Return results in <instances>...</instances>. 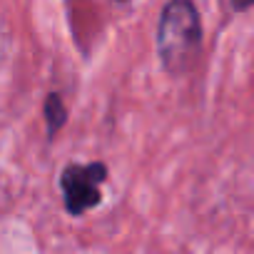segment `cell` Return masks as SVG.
<instances>
[{"label":"cell","instance_id":"1","mask_svg":"<svg viewBox=\"0 0 254 254\" xmlns=\"http://www.w3.org/2000/svg\"><path fill=\"white\" fill-rule=\"evenodd\" d=\"M202 45V23L192 0H170L157 25V53L172 75L187 72Z\"/></svg>","mask_w":254,"mask_h":254},{"label":"cell","instance_id":"2","mask_svg":"<svg viewBox=\"0 0 254 254\" xmlns=\"http://www.w3.org/2000/svg\"><path fill=\"white\" fill-rule=\"evenodd\" d=\"M107 177V167L102 162L90 165H70L60 177V187L65 194V207L70 214H85L100 202V185Z\"/></svg>","mask_w":254,"mask_h":254},{"label":"cell","instance_id":"3","mask_svg":"<svg viewBox=\"0 0 254 254\" xmlns=\"http://www.w3.org/2000/svg\"><path fill=\"white\" fill-rule=\"evenodd\" d=\"M65 115L67 112H65V105H63L60 95L53 92L48 97V102H45V117H48V132H50V137H55V132L65 125Z\"/></svg>","mask_w":254,"mask_h":254},{"label":"cell","instance_id":"4","mask_svg":"<svg viewBox=\"0 0 254 254\" xmlns=\"http://www.w3.org/2000/svg\"><path fill=\"white\" fill-rule=\"evenodd\" d=\"M252 5H254V0H232V8L234 10H247Z\"/></svg>","mask_w":254,"mask_h":254}]
</instances>
